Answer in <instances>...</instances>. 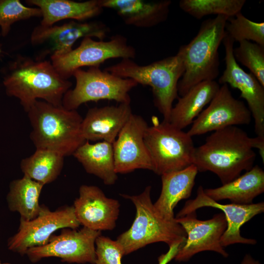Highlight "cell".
Segmentation results:
<instances>
[{"instance_id": "17", "label": "cell", "mask_w": 264, "mask_h": 264, "mask_svg": "<svg viewBox=\"0 0 264 264\" xmlns=\"http://www.w3.org/2000/svg\"><path fill=\"white\" fill-rule=\"evenodd\" d=\"M148 125L140 115L132 113L112 143L115 170L127 174L137 169L153 170L144 141Z\"/></svg>"}, {"instance_id": "23", "label": "cell", "mask_w": 264, "mask_h": 264, "mask_svg": "<svg viewBox=\"0 0 264 264\" xmlns=\"http://www.w3.org/2000/svg\"><path fill=\"white\" fill-rule=\"evenodd\" d=\"M204 192L216 201L229 199L235 204L253 203V199L264 192V171L259 166H253L231 181Z\"/></svg>"}, {"instance_id": "26", "label": "cell", "mask_w": 264, "mask_h": 264, "mask_svg": "<svg viewBox=\"0 0 264 264\" xmlns=\"http://www.w3.org/2000/svg\"><path fill=\"white\" fill-rule=\"evenodd\" d=\"M44 185L24 176L9 184L6 201L10 211L18 212L20 219L30 220L37 217L42 208L39 198Z\"/></svg>"}, {"instance_id": "35", "label": "cell", "mask_w": 264, "mask_h": 264, "mask_svg": "<svg viewBox=\"0 0 264 264\" xmlns=\"http://www.w3.org/2000/svg\"><path fill=\"white\" fill-rule=\"evenodd\" d=\"M241 264H261L259 261L255 260L248 254L245 255L241 262Z\"/></svg>"}, {"instance_id": "5", "label": "cell", "mask_w": 264, "mask_h": 264, "mask_svg": "<svg viewBox=\"0 0 264 264\" xmlns=\"http://www.w3.org/2000/svg\"><path fill=\"white\" fill-rule=\"evenodd\" d=\"M228 17L218 15L201 24L196 36L181 45L185 71L177 86L182 96L198 84L215 80L220 73L219 48L225 35Z\"/></svg>"}, {"instance_id": "21", "label": "cell", "mask_w": 264, "mask_h": 264, "mask_svg": "<svg viewBox=\"0 0 264 264\" xmlns=\"http://www.w3.org/2000/svg\"><path fill=\"white\" fill-rule=\"evenodd\" d=\"M198 173L197 167L192 164L183 169L161 176V191L154 205L162 217L168 220L175 218L174 209L179 201L190 197Z\"/></svg>"}, {"instance_id": "27", "label": "cell", "mask_w": 264, "mask_h": 264, "mask_svg": "<svg viewBox=\"0 0 264 264\" xmlns=\"http://www.w3.org/2000/svg\"><path fill=\"white\" fill-rule=\"evenodd\" d=\"M64 156L46 149H36L30 156L22 159L20 168L24 176L44 185L55 181L60 176Z\"/></svg>"}, {"instance_id": "6", "label": "cell", "mask_w": 264, "mask_h": 264, "mask_svg": "<svg viewBox=\"0 0 264 264\" xmlns=\"http://www.w3.org/2000/svg\"><path fill=\"white\" fill-rule=\"evenodd\" d=\"M151 186H148L139 195H121L133 203L136 211L130 228L116 239L124 255L151 243L163 242L170 247L183 243L186 239L185 231L175 218L172 220L165 219L157 211L151 199Z\"/></svg>"}, {"instance_id": "9", "label": "cell", "mask_w": 264, "mask_h": 264, "mask_svg": "<svg viewBox=\"0 0 264 264\" xmlns=\"http://www.w3.org/2000/svg\"><path fill=\"white\" fill-rule=\"evenodd\" d=\"M136 53L135 48L128 44L126 37L116 34L107 41L84 38L77 48L66 54L52 56L50 61L59 75L68 80L76 70L82 67H99L113 58L133 59Z\"/></svg>"}, {"instance_id": "11", "label": "cell", "mask_w": 264, "mask_h": 264, "mask_svg": "<svg viewBox=\"0 0 264 264\" xmlns=\"http://www.w3.org/2000/svg\"><path fill=\"white\" fill-rule=\"evenodd\" d=\"M80 225L73 205H65L51 211L42 205L35 219L28 221L20 219L18 231L8 239L7 247L9 250L23 256L29 248L46 244L57 230L76 229Z\"/></svg>"}, {"instance_id": "32", "label": "cell", "mask_w": 264, "mask_h": 264, "mask_svg": "<svg viewBox=\"0 0 264 264\" xmlns=\"http://www.w3.org/2000/svg\"><path fill=\"white\" fill-rule=\"evenodd\" d=\"M95 264H122L124 254L116 240L100 235L95 241Z\"/></svg>"}, {"instance_id": "33", "label": "cell", "mask_w": 264, "mask_h": 264, "mask_svg": "<svg viewBox=\"0 0 264 264\" xmlns=\"http://www.w3.org/2000/svg\"><path fill=\"white\" fill-rule=\"evenodd\" d=\"M183 244V243H178L169 247L168 251L166 253L161 254L158 258V264H168L175 258L179 248Z\"/></svg>"}, {"instance_id": "29", "label": "cell", "mask_w": 264, "mask_h": 264, "mask_svg": "<svg viewBox=\"0 0 264 264\" xmlns=\"http://www.w3.org/2000/svg\"><path fill=\"white\" fill-rule=\"evenodd\" d=\"M225 30L235 42L252 41L264 46V22H253L241 12L228 18Z\"/></svg>"}, {"instance_id": "22", "label": "cell", "mask_w": 264, "mask_h": 264, "mask_svg": "<svg viewBox=\"0 0 264 264\" xmlns=\"http://www.w3.org/2000/svg\"><path fill=\"white\" fill-rule=\"evenodd\" d=\"M25 2L40 9L42 17L40 24L43 26L53 25L66 19L83 22L99 16L104 9L100 0H27Z\"/></svg>"}, {"instance_id": "7", "label": "cell", "mask_w": 264, "mask_h": 264, "mask_svg": "<svg viewBox=\"0 0 264 264\" xmlns=\"http://www.w3.org/2000/svg\"><path fill=\"white\" fill-rule=\"evenodd\" d=\"M144 141L153 171L158 175L179 171L193 164L195 149L192 137L170 122L153 120L147 127Z\"/></svg>"}, {"instance_id": "19", "label": "cell", "mask_w": 264, "mask_h": 264, "mask_svg": "<svg viewBox=\"0 0 264 264\" xmlns=\"http://www.w3.org/2000/svg\"><path fill=\"white\" fill-rule=\"evenodd\" d=\"M132 114L128 104L90 108L82 122V135L86 141L112 144Z\"/></svg>"}, {"instance_id": "18", "label": "cell", "mask_w": 264, "mask_h": 264, "mask_svg": "<svg viewBox=\"0 0 264 264\" xmlns=\"http://www.w3.org/2000/svg\"><path fill=\"white\" fill-rule=\"evenodd\" d=\"M73 205L80 225L95 231H111L116 225L120 204L94 185H82Z\"/></svg>"}, {"instance_id": "4", "label": "cell", "mask_w": 264, "mask_h": 264, "mask_svg": "<svg viewBox=\"0 0 264 264\" xmlns=\"http://www.w3.org/2000/svg\"><path fill=\"white\" fill-rule=\"evenodd\" d=\"M104 70L121 78L132 79L138 84L150 86L155 107L162 114L163 121L169 122L173 103L178 98V83L185 71L181 47L176 55L147 65H139L132 59L126 58Z\"/></svg>"}, {"instance_id": "34", "label": "cell", "mask_w": 264, "mask_h": 264, "mask_svg": "<svg viewBox=\"0 0 264 264\" xmlns=\"http://www.w3.org/2000/svg\"><path fill=\"white\" fill-rule=\"evenodd\" d=\"M253 148H256L259 150V154L264 162V138L260 137H252Z\"/></svg>"}, {"instance_id": "1", "label": "cell", "mask_w": 264, "mask_h": 264, "mask_svg": "<svg viewBox=\"0 0 264 264\" xmlns=\"http://www.w3.org/2000/svg\"><path fill=\"white\" fill-rule=\"evenodd\" d=\"M6 94L18 98L26 112L38 99L55 106H62L72 83L63 79L50 60H38L18 55L2 70Z\"/></svg>"}, {"instance_id": "10", "label": "cell", "mask_w": 264, "mask_h": 264, "mask_svg": "<svg viewBox=\"0 0 264 264\" xmlns=\"http://www.w3.org/2000/svg\"><path fill=\"white\" fill-rule=\"evenodd\" d=\"M110 31L109 26L101 21L72 20L61 25H38L33 29L30 40L32 45L38 49L35 59L44 60L48 55L50 58L69 52L80 38L95 37L104 40Z\"/></svg>"}, {"instance_id": "8", "label": "cell", "mask_w": 264, "mask_h": 264, "mask_svg": "<svg viewBox=\"0 0 264 264\" xmlns=\"http://www.w3.org/2000/svg\"><path fill=\"white\" fill-rule=\"evenodd\" d=\"M72 76L75 86L66 92L62 100V106L68 110H76L84 103L101 100L130 104L129 92L138 85L132 79L120 77L99 67H89L87 70L79 68Z\"/></svg>"}, {"instance_id": "30", "label": "cell", "mask_w": 264, "mask_h": 264, "mask_svg": "<svg viewBox=\"0 0 264 264\" xmlns=\"http://www.w3.org/2000/svg\"><path fill=\"white\" fill-rule=\"evenodd\" d=\"M233 55L236 61L248 68L264 87V46L242 41L233 49Z\"/></svg>"}, {"instance_id": "2", "label": "cell", "mask_w": 264, "mask_h": 264, "mask_svg": "<svg viewBox=\"0 0 264 264\" xmlns=\"http://www.w3.org/2000/svg\"><path fill=\"white\" fill-rule=\"evenodd\" d=\"M253 149L252 137L237 126L228 127L214 132L195 148L193 164L198 172L215 174L225 184L253 167Z\"/></svg>"}, {"instance_id": "16", "label": "cell", "mask_w": 264, "mask_h": 264, "mask_svg": "<svg viewBox=\"0 0 264 264\" xmlns=\"http://www.w3.org/2000/svg\"><path fill=\"white\" fill-rule=\"evenodd\" d=\"M210 207L221 210L223 212L227 228L221 236L220 243L226 247L235 243L255 244L257 241L252 239L242 237L240 228L245 223L254 216L264 211V203L261 202L249 204L230 203L222 204L209 198L204 192L201 186L197 190V196L193 199L187 200L183 208L177 213L176 218H180L196 212L199 208Z\"/></svg>"}, {"instance_id": "14", "label": "cell", "mask_w": 264, "mask_h": 264, "mask_svg": "<svg viewBox=\"0 0 264 264\" xmlns=\"http://www.w3.org/2000/svg\"><path fill=\"white\" fill-rule=\"evenodd\" d=\"M251 119V113L244 102L233 97L228 85L222 84L187 132L192 137L230 126L248 125Z\"/></svg>"}, {"instance_id": "37", "label": "cell", "mask_w": 264, "mask_h": 264, "mask_svg": "<svg viewBox=\"0 0 264 264\" xmlns=\"http://www.w3.org/2000/svg\"><path fill=\"white\" fill-rule=\"evenodd\" d=\"M1 49L0 48V54H1Z\"/></svg>"}, {"instance_id": "31", "label": "cell", "mask_w": 264, "mask_h": 264, "mask_svg": "<svg viewBox=\"0 0 264 264\" xmlns=\"http://www.w3.org/2000/svg\"><path fill=\"white\" fill-rule=\"evenodd\" d=\"M34 17H42L38 7L25 6L19 0H0V35L6 36L15 22Z\"/></svg>"}, {"instance_id": "24", "label": "cell", "mask_w": 264, "mask_h": 264, "mask_svg": "<svg viewBox=\"0 0 264 264\" xmlns=\"http://www.w3.org/2000/svg\"><path fill=\"white\" fill-rule=\"evenodd\" d=\"M220 86L215 80L201 82L192 87L178 101L171 111L169 122L183 130L193 123L215 96Z\"/></svg>"}, {"instance_id": "28", "label": "cell", "mask_w": 264, "mask_h": 264, "mask_svg": "<svg viewBox=\"0 0 264 264\" xmlns=\"http://www.w3.org/2000/svg\"><path fill=\"white\" fill-rule=\"evenodd\" d=\"M245 0H181L180 8L197 19L210 15L234 17L241 10Z\"/></svg>"}, {"instance_id": "3", "label": "cell", "mask_w": 264, "mask_h": 264, "mask_svg": "<svg viewBox=\"0 0 264 264\" xmlns=\"http://www.w3.org/2000/svg\"><path fill=\"white\" fill-rule=\"evenodd\" d=\"M32 130L30 138L36 149L72 155L86 140L81 133L83 118L76 110H68L37 100L26 112Z\"/></svg>"}, {"instance_id": "20", "label": "cell", "mask_w": 264, "mask_h": 264, "mask_svg": "<svg viewBox=\"0 0 264 264\" xmlns=\"http://www.w3.org/2000/svg\"><path fill=\"white\" fill-rule=\"evenodd\" d=\"M102 7L114 11L127 25L150 28L168 18L170 0H100Z\"/></svg>"}, {"instance_id": "15", "label": "cell", "mask_w": 264, "mask_h": 264, "mask_svg": "<svg viewBox=\"0 0 264 264\" xmlns=\"http://www.w3.org/2000/svg\"><path fill=\"white\" fill-rule=\"evenodd\" d=\"M222 42L225 52V69L219 79V84L229 85L240 91V97L247 102L254 119L257 136L264 138V87L252 73L245 72L238 65L233 55L235 41L226 32Z\"/></svg>"}, {"instance_id": "12", "label": "cell", "mask_w": 264, "mask_h": 264, "mask_svg": "<svg viewBox=\"0 0 264 264\" xmlns=\"http://www.w3.org/2000/svg\"><path fill=\"white\" fill-rule=\"evenodd\" d=\"M100 235L101 231L85 227L63 228L59 235L53 234L46 244L29 248L25 255L33 263L56 257L67 263L95 264V241Z\"/></svg>"}, {"instance_id": "13", "label": "cell", "mask_w": 264, "mask_h": 264, "mask_svg": "<svg viewBox=\"0 0 264 264\" xmlns=\"http://www.w3.org/2000/svg\"><path fill=\"white\" fill-rule=\"evenodd\" d=\"M185 231L187 237L179 248L174 259L186 262L198 253L210 251L217 252L224 258L228 253L220 243L222 235L227 228V222L223 213L214 215L205 220L197 219L196 212L180 218H175Z\"/></svg>"}, {"instance_id": "25", "label": "cell", "mask_w": 264, "mask_h": 264, "mask_svg": "<svg viewBox=\"0 0 264 264\" xmlns=\"http://www.w3.org/2000/svg\"><path fill=\"white\" fill-rule=\"evenodd\" d=\"M72 155L88 173L97 176L105 184L113 185L117 180L112 144L104 141L91 144L86 141Z\"/></svg>"}, {"instance_id": "36", "label": "cell", "mask_w": 264, "mask_h": 264, "mask_svg": "<svg viewBox=\"0 0 264 264\" xmlns=\"http://www.w3.org/2000/svg\"><path fill=\"white\" fill-rule=\"evenodd\" d=\"M0 264H12L9 263H7V262H1V261L0 260Z\"/></svg>"}]
</instances>
